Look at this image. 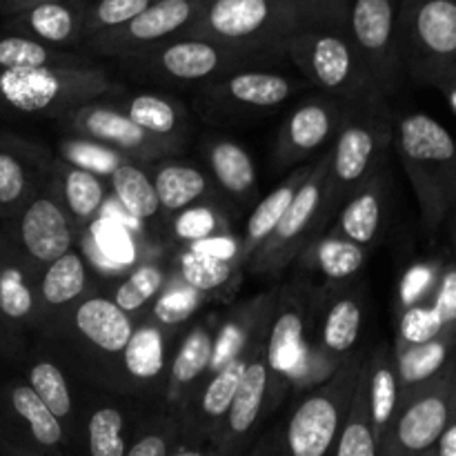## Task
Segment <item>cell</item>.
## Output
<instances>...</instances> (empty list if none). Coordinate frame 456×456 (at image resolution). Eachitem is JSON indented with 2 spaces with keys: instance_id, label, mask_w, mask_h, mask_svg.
Listing matches in <instances>:
<instances>
[{
  "instance_id": "ab89813d",
  "label": "cell",
  "mask_w": 456,
  "mask_h": 456,
  "mask_svg": "<svg viewBox=\"0 0 456 456\" xmlns=\"http://www.w3.org/2000/svg\"><path fill=\"white\" fill-rule=\"evenodd\" d=\"M395 346V343H392ZM456 352V330L441 332L430 341L414 346H395L396 374H399L401 392L417 387L444 372Z\"/></svg>"
},
{
  "instance_id": "6da1fadb",
  "label": "cell",
  "mask_w": 456,
  "mask_h": 456,
  "mask_svg": "<svg viewBox=\"0 0 456 456\" xmlns=\"http://www.w3.org/2000/svg\"><path fill=\"white\" fill-rule=\"evenodd\" d=\"M395 142V116L386 98L352 105L328 147L323 205H321L319 236L332 227L338 209L363 183L387 165V151Z\"/></svg>"
},
{
  "instance_id": "836d02e7",
  "label": "cell",
  "mask_w": 456,
  "mask_h": 456,
  "mask_svg": "<svg viewBox=\"0 0 456 456\" xmlns=\"http://www.w3.org/2000/svg\"><path fill=\"white\" fill-rule=\"evenodd\" d=\"M150 169L159 196L160 216H165V221L191 205L218 200V190L214 187L212 178L200 172L196 165L178 159H163L150 165Z\"/></svg>"
},
{
  "instance_id": "6125c7cd",
  "label": "cell",
  "mask_w": 456,
  "mask_h": 456,
  "mask_svg": "<svg viewBox=\"0 0 456 456\" xmlns=\"http://www.w3.org/2000/svg\"><path fill=\"white\" fill-rule=\"evenodd\" d=\"M439 92L444 94L445 98H448V102L452 105V110L456 111V80H452V83H448V85H444Z\"/></svg>"
},
{
  "instance_id": "9f6ffc18",
  "label": "cell",
  "mask_w": 456,
  "mask_h": 456,
  "mask_svg": "<svg viewBox=\"0 0 456 456\" xmlns=\"http://www.w3.org/2000/svg\"><path fill=\"white\" fill-rule=\"evenodd\" d=\"M248 454L249 456H292L288 452V448H285L283 432H281V428L267 432V435L263 436V439L258 441V444L254 445Z\"/></svg>"
},
{
  "instance_id": "d590c367",
  "label": "cell",
  "mask_w": 456,
  "mask_h": 456,
  "mask_svg": "<svg viewBox=\"0 0 456 456\" xmlns=\"http://www.w3.org/2000/svg\"><path fill=\"white\" fill-rule=\"evenodd\" d=\"M172 261L174 272L181 276L183 283L205 294L209 303H227L243 281L245 267L239 261L208 256L187 248H178Z\"/></svg>"
},
{
  "instance_id": "d6986e66",
  "label": "cell",
  "mask_w": 456,
  "mask_h": 456,
  "mask_svg": "<svg viewBox=\"0 0 456 456\" xmlns=\"http://www.w3.org/2000/svg\"><path fill=\"white\" fill-rule=\"evenodd\" d=\"M350 110V102L325 94H316L297 102L276 136L272 150V172L281 174L285 169L310 163L316 151L323 150L325 145H332Z\"/></svg>"
},
{
  "instance_id": "11a10c76",
  "label": "cell",
  "mask_w": 456,
  "mask_h": 456,
  "mask_svg": "<svg viewBox=\"0 0 456 456\" xmlns=\"http://www.w3.org/2000/svg\"><path fill=\"white\" fill-rule=\"evenodd\" d=\"M305 27H338L346 29L350 0H292Z\"/></svg>"
},
{
  "instance_id": "60d3db41",
  "label": "cell",
  "mask_w": 456,
  "mask_h": 456,
  "mask_svg": "<svg viewBox=\"0 0 456 456\" xmlns=\"http://www.w3.org/2000/svg\"><path fill=\"white\" fill-rule=\"evenodd\" d=\"M172 276L174 261L167 263L165 258L151 254V256L142 258L136 267H132L123 279L116 281L110 297L129 316H142Z\"/></svg>"
},
{
  "instance_id": "816d5d0a",
  "label": "cell",
  "mask_w": 456,
  "mask_h": 456,
  "mask_svg": "<svg viewBox=\"0 0 456 456\" xmlns=\"http://www.w3.org/2000/svg\"><path fill=\"white\" fill-rule=\"evenodd\" d=\"M65 163L76 165L80 169H87V172L98 174V176H111L116 167H120L123 163H127L123 154L114 150H107V147L96 145V142L80 141V138H69V141H61V156ZM132 163V160H129Z\"/></svg>"
},
{
  "instance_id": "4fadbf2b",
  "label": "cell",
  "mask_w": 456,
  "mask_h": 456,
  "mask_svg": "<svg viewBox=\"0 0 456 456\" xmlns=\"http://www.w3.org/2000/svg\"><path fill=\"white\" fill-rule=\"evenodd\" d=\"M136 321L120 310L110 294L96 289L71 310L56 337L71 334L76 350L87 359V363L102 370V381L118 386L120 356L136 330Z\"/></svg>"
},
{
  "instance_id": "5bb4252c",
  "label": "cell",
  "mask_w": 456,
  "mask_h": 456,
  "mask_svg": "<svg viewBox=\"0 0 456 456\" xmlns=\"http://www.w3.org/2000/svg\"><path fill=\"white\" fill-rule=\"evenodd\" d=\"M61 125L67 132L74 134V138L118 151L127 160L145 165V167L163 159H176L185 151V145L181 142L151 136L145 129L138 127L116 102L107 101V96L76 107L74 111L62 116Z\"/></svg>"
},
{
  "instance_id": "d6a6232c",
  "label": "cell",
  "mask_w": 456,
  "mask_h": 456,
  "mask_svg": "<svg viewBox=\"0 0 456 456\" xmlns=\"http://www.w3.org/2000/svg\"><path fill=\"white\" fill-rule=\"evenodd\" d=\"M49 187H52L65 212L74 221L78 234L101 216L102 208L110 200L107 183L98 174L65 163L62 159H53Z\"/></svg>"
},
{
  "instance_id": "74e56055",
  "label": "cell",
  "mask_w": 456,
  "mask_h": 456,
  "mask_svg": "<svg viewBox=\"0 0 456 456\" xmlns=\"http://www.w3.org/2000/svg\"><path fill=\"white\" fill-rule=\"evenodd\" d=\"M312 165H314V160L298 165L289 176H285L283 181H281V185H276L274 190H272L265 199L258 200L256 208L252 209L248 223H245V234L243 239H240V261L245 263V267H248V261L252 258V254L265 243L267 236H270L272 232H274V227L279 225L281 216L288 212L294 196H297L298 187H301L303 181L310 176Z\"/></svg>"
},
{
  "instance_id": "b9f144b4",
  "label": "cell",
  "mask_w": 456,
  "mask_h": 456,
  "mask_svg": "<svg viewBox=\"0 0 456 456\" xmlns=\"http://www.w3.org/2000/svg\"><path fill=\"white\" fill-rule=\"evenodd\" d=\"M111 194L120 205L125 216L136 223H150L160 216L159 196H156L154 181L145 165L123 163L110 176Z\"/></svg>"
},
{
  "instance_id": "484cf974",
  "label": "cell",
  "mask_w": 456,
  "mask_h": 456,
  "mask_svg": "<svg viewBox=\"0 0 456 456\" xmlns=\"http://www.w3.org/2000/svg\"><path fill=\"white\" fill-rule=\"evenodd\" d=\"M218 316L221 314H216V312L200 316L196 323H191L183 332V337L174 346V354L167 368V381H165L163 399H160L163 410L172 417H176L187 396L209 374Z\"/></svg>"
},
{
  "instance_id": "be15d7a7",
  "label": "cell",
  "mask_w": 456,
  "mask_h": 456,
  "mask_svg": "<svg viewBox=\"0 0 456 456\" xmlns=\"http://www.w3.org/2000/svg\"><path fill=\"white\" fill-rule=\"evenodd\" d=\"M7 456H43V454L27 452V450H20V448H7Z\"/></svg>"
},
{
  "instance_id": "c3c4849f",
  "label": "cell",
  "mask_w": 456,
  "mask_h": 456,
  "mask_svg": "<svg viewBox=\"0 0 456 456\" xmlns=\"http://www.w3.org/2000/svg\"><path fill=\"white\" fill-rule=\"evenodd\" d=\"M129 439L127 417L123 408L114 403H101L89 412L85 426V445L87 456H125Z\"/></svg>"
},
{
  "instance_id": "f6af8a7d",
  "label": "cell",
  "mask_w": 456,
  "mask_h": 456,
  "mask_svg": "<svg viewBox=\"0 0 456 456\" xmlns=\"http://www.w3.org/2000/svg\"><path fill=\"white\" fill-rule=\"evenodd\" d=\"M165 225H167L169 236H172L174 243H178V248L232 234V223L223 209L221 200H205V203L191 205V208L167 218Z\"/></svg>"
},
{
  "instance_id": "1f68e13d",
  "label": "cell",
  "mask_w": 456,
  "mask_h": 456,
  "mask_svg": "<svg viewBox=\"0 0 456 456\" xmlns=\"http://www.w3.org/2000/svg\"><path fill=\"white\" fill-rule=\"evenodd\" d=\"M203 156L214 187L223 196L236 205H249L258 199V174L252 156L243 145L225 136L205 138Z\"/></svg>"
},
{
  "instance_id": "9a60e30c",
  "label": "cell",
  "mask_w": 456,
  "mask_h": 456,
  "mask_svg": "<svg viewBox=\"0 0 456 456\" xmlns=\"http://www.w3.org/2000/svg\"><path fill=\"white\" fill-rule=\"evenodd\" d=\"M396 16L399 0H350L346 25L370 78L386 98L399 92L405 76L399 56Z\"/></svg>"
},
{
  "instance_id": "7402d4cb",
  "label": "cell",
  "mask_w": 456,
  "mask_h": 456,
  "mask_svg": "<svg viewBox=\"0 0 456 456\" xmlns=\"http://www.w3.org/2000/svg\"><path fill=\"white\" fill-rule=\"evenodd\" d=\"M53 159L43 147L0 134V225L16 223L25 205L47 185Z\"/></svg>"
},
{
  "instance_id": "f1b7e54d",
  "label": "cell",
  "mask_w": 456,
  "mask_h": 456,
  "mask_svg": "<svg viewBox=\"0 0 456 456\" xmlns=\"http://www.w3.org/2000/svg\"><path fill=\"white\" fill-rule=\"evenodd\" d=\"M365 258L368 252L363 248L341 239L334 232H325L303 249L297 261L298 270L307 276L303 285L307 289H319L359 281Z\"/></svg>"
},
{
  "instance_id": "681fc988",
  "label": "cell",
  "mask_w": 456,
  "mask_h": 456,
  "mask_svg": "<svg viewBox=\"0 0 456 456\" xmlns=\"http://www.w3.org/2000/svg\"><path fill=\"white\" fill-rule=\"evenodd\" d=\"M181 445V423L160 410L141 426L125 456H169Z\"/></svg>"
},
{
  "instance_id": "e7e4bbea",
  "label": "cell",
  "mask_w": 456,
  "mask_h": 456,
  "mask_svg": "<svg viewBox=\"0 0 456 456\" xmlns=\"http://www.w3.org/2000/svg\"><path fill=\"white\" fill-rule=\"evenodd\" d=\"M421 456H436V454H435V450H430V452H426V454H421Z\"/></svg>"
},
{
  "instance_id": "bcb514c9",
  "label": "cell",
  "mask_w": 456,
  "mask_h": 456,
  "mask_svg": "<svg viewBox=\"0 0 456 456\" xmlns=\"http://www.w3.org/2000/svg\"><path fill=\"white\" fill-rule=\"evenodd\" d=\"M205 303H209L208 297L191 289L187 283H183L181 276L174 272L169 283L165 285L163 292L156 297V301L147 307V312L141 319L154 321L156 325H160L167 332L178 334L183 325H187L199 314V310Z\"/></svg>"
},
{
  "instance_id": "7dc6e473",
  "label": "cell",
  "mask_w": 456,
  "mask_h": 456,
  "mask_svg": "<svg viewBox=\"0 0 456 456\" xmlns=\"http://www.w3.org/2000/svg\"><path fill=\"white\" fill-rule=\"evenodd\" d=\"M332 456H379V444L377 435H374L372 414H370L368 386H365L363 372L359 377V386H356L350 412H347L346 423L338 432Z\"/></svg>"
},
{
  "instance_id": "8d00e7d4",
  "label": "cell",
  "mask_w": 456,
  "mask_h": 456,
  "mask_svg": "<svg viewBox=\"0 0 456 456\" xmlns=\"http://www.w3.org/2000/svg\"><path fill=\"white\" fill-rule=\"evenodd\" d=\"M361 372H363L365 386H368V401L370 414H372L374 435H377V444H381L383 435L390 428L401 401L395 346L387 341L379 343L372 352L365 354Z\"/></svg>"
},
{
  "instance_id": "7a4b0ae2",
  "label": "cell",
  "mask_w": 456,
  "mask_h": 456,
  "mask_svg": "<svg viewBox=\"0 0 456 456\" xmlns=\"http://www.w3.org/2000/svg\"><path fill=\"white\" fill-rule=\"evenodd\" d=\"M414 196L421 223L430 234L444 230L456 212V138L423 111L395 118V142Z\"/></svg>"
},
{
  "instance_id": "680465c9",
  "label": "cell",
  "mask_w": 456,
  "mask_h": 456,
  "mask_svg": "<svg viewBox=\"0 0 456 456\" xmlns=\"http://www.w3.org/2000/svg\"><path fill=\"white\" fill-rule=\"evenodd\" d=\"M43 3H56V0H0V13L3 16H13V13L25 12V9Z\"/></svg>"
},
{
  "instance_id": "8992f818",
  "label": "cell",
  "mask_w": 456,
  "mask_h": 456,
  "mask_svg": "<svg viewBox=\"0 0 456 456\" xmlns=\"http://www.w3.org/2000/svg\"><path fill=\"white\" fill-rule=\"evenodd\" d=\"M285 58L297 67L307 85L325 96L338 98L350 105L386 98L370 78L347 29L303 27L288 43Z\"/></svg>"
},
{
  "instance_id": "7bdbcfd3",
  "label": "cell",
  "mask_w": 456,
  "mask_h": 456,
  "mask_svg": "<svg viewBox=\"0 0 456 456\" xmlns=\"http://www.w3.org/2000/svg\"><path fill=\"white\" fill-rule=\"evenodd\" d=\"M85 62L92 61L83 53L52 47V45H45L40 40L27 38V36L13 34L7 29L0 31V71L85 65Z\"/></svg>"
},
{
  "instance_id": "e575fe53",
  "label": "cell",
  "mask_w": 456,
  "mask_h": 456,
  "mask_svg": "<svg viewBox=\"0 0 456 456\" xmlns=\"http://www.w3.org/2000/svg\"><path fill=\"white\" fill-rule=\"evenodd\" d=\"M118 107L129 120H134L151 136L181 142L185 147L190 142L191 116L187 107L176 98L159 92H138L120 102Z\"/></svg>"
},
{
  "instance_id": "ee69618b",
  "label": "cell",
  "mask_w": 456,
  "mask_h": 456,
  "mask_svg": "<svg viewBox=\"0 0 456 456\" xmlns=\"http://www.w3.org/2000/svg\"><path fill=\"white\" fill-rule=\"evenodd\" d=\"M25 383L47 405L49 412L65 426V430L74 426V392L56 361L45 359V356L31 361L25 370Z\"/></svg>"
},
{
  "instance_id": "3957f363",
  "label": "cell",
  "mask_w": 456,
  "mask_h": 456,
  "mask_svg": "<svg viewBox=\"0 0 456 456\" xmlns=\"http://www.w3.org/2000/svg\"><path fill=\"white\" fill-rule=\"evenodd\" d=\"M303 27L305 20L292 0H205L185 36L281 61Z\"/></svg>"
},
{
  "instance_id": "e0dca14e",
  "label": "cell",
  "mask_w": 456,
  "mask_h": 456,
  "mask_svg": "<svg viewBox=\"0 0 456 456\" xmlns=\"http://www.w3.org/2000/svg\"><path fill=\"white\" fill-rule=\"evenodd\" d=\"M203 3L205 0H154L127 25L92 36L83 45L89 53L114 61L138 56L156 45L185 36L199 18Z\"/></svg>"
},
{
  "instance_id": "f5cc1de1",
  "label": "cell",
  "mask_w": 456,
  "mask_h": 456,
  "mask_svg": "<svg viewBox=\"0 0 456 456\" xmlns=\"http://www.w3.org/2000/svg\"><path fill=\"white\" fill-rule=\"evenodd\" d=\"M441 263L444 261H426L417 263L403 274L399 288V312L408 307L426 303L430 294L435 292V285L441 274Z\"/></svg>"
},
{
  "instance_id": "9c48e42d",
  "label": "cell",
  "mask_w": 456,
  "mask_h": 456,
  "mask_svg": "<svg viewBox=\"0 0 456 456\" xmlns=\"http://www.w3.org/2000/svg\"><path fill=\"white\" fill-rule=\"evenodd\" d=\"M365 303L363 281L310 289L305 350L325 377L359 352Z\"/></svg>"
},
{
  "instance_id": "ffe728a7",
  "label": "cell",
  "mask_w": 456,
  "mask_h": 456,
  "mask_svg": "<svg viewBox=\"0 0 456 456\" xmlns=\"http://www.w3.org/2000/svg\"><path fill=\"white\" fill-rule=\"evenodd\" d=\"M36 272L58 261L78 245V230L53 190L47 185L25 205L20 216L3 232Z\"/></svg>"
},
{
  "instance_id": "4316f807",
  "label": "cell",
  "mask_w": 456,
  "mask_h": 456,
  "mask_svg": "<svg viewBox=\"0 0 456 456\" xmlns=\"http://www.w3.org/2000/svg\"><path fill=\"white\" fill-rule=\"evenodd\" d=\"M390 194V172H387L386 165L381 172L374 174L343 203L328 232H334L341 239L370 252V249L377 248L383 232H386Z\"/></svg>"
},
{
  "instance_id": "f907efd6",
  "label": "cell",
  "mask_w": 456,
  "mask_h": 456,
  "mask_svg": "<svg viewBox=\"0 0 456 456\" xmlns=\"http://www.w3.org/2000/svg\"><path fill=\"white\" fill-rule=\"evenodd\" d=\"M151 3L154 0H89L85 40L127 25L138 13L145 12Z\"/></svg>"
},
{
  "instance_id": "6f0895ef",
  "label": "cell",
  "mask_w": 456,
  "mask_h": 456,
  "mask_svg": "<svg viewBox=\"0 0 456 456\" xmlns=\"http://www.w3.org/2000/svg\"><path fill=\"white\" fill-rule=\"evenodd\" d=\"M436 456H456V401L452 405V412H450L448 423H445L444 432H441L439 441L435 445Z\"/></svg>"
},
{
  "instance_id": "30bf717a",
  "label": "cell",
  "mask_w": 456,
  "mask_h": 456,
  "mask_svg": "<svg viewBox=\"0 0 456 456\" xmlns=\"http://www.w3.org/2000/svg\"><path fill=\"white\" fill-rule=\"evenodd\" d=\"M456 401V352L444 372L401 392L399 408L379 444V456H421L435 450Z\"/></svg>"
},
{
  "instance_id": "603a6c76",
  "label": "cell",
  "mask_w": 456,
  "mask_h": 456,
  "mask_svg": "<svg viewBox=\"0 0 456 456\" xmlns=\"http://www.w3.org/2000/svg\"><path fill=\"white\" fill-rule=\"evenodd\" d=\"M249 350L232 359L216 372H209L203 383L187 396L183 408L174 417L181 423V445H209L239 390Z\"/></svg>"
},
{
  "instance_id": "52a82bcc",
  "label": "cell",
  "mask_w": 456,
  "mask_h": 456,
  "mask_svg": "<svg viewBox=\"0 0 456 456\" xmlns=\"http://www.w3.org/2000/svg\"><path fill=\"white\" fill-rule=\"evenodd\" d=\"M396 34L403 74L435 89L456 80V0H399Z\"/></svg>"
},
{
  "instance_id": "83f0119b",
  "label": "cell",
  "mask_w": 456,
  "mask_h": 456,
  "mask_svg": "<svg viewBox=\"0 0 456 456\" xmlns=\"http://www.w3.org/2000/svg\"><path fill=\"white\" fill-rule=\"evenodd\" d=\"M89 0H56L7 16L4 29L27 38L40 40L58 49L78 47L85 43Z\"/></svg>"
},
{
  "instance_id": "f546056e",
  "label": "cell",
  "mask_w": 456,
  "mask_h": 456,
  "mask_svg": "<svg viewBox=\"0 0 456 456\" xmlns=\"http://www.w3.org/2000/svg\"><path fill=\"white\" fill-rule=\"evenodd\" d=\"M276 289L258 297L236 303L223 316H218L216 337H214V356L209 372H216L239 354L248 352L256 338L265 332L270 323L272 305H274Z\"/></svg>"
},
{
  "instance_id": "94428289",
  "label": "cell",
  "mask_w": 456,
  "mask_h": 456,
  "mask_svg": "<svg viewBox=\"0 0 456 456\" xmlns=\"http://www.w3.org/2000/svg\"><path fill=\"white\" fill-rule=\"evenodd\" d=\"M444 230H448L450 249H452V258H456V212L450 214V218H448V221H445Z\"/></svg>"
},
{
  "instance_id": "cb8c5ba5",
  "label": "cell",
  "mask_w": 456,
  "mask_h": 456,
  "mask_svg": "<svg viewBox=\"0 0 456 456\" xmlns=\"http://www.w3.org/2000/svg\"><path fill=\"white\" fill-rule=\"evenodd\" d=\"M176 346V334L167 332L150 319H138L136 330L120 356L118 386L138 396L163 399L169 368V347Z\"/></svg>"
},
{
  "instance_id": "44dd1931",
  "label": "cell",
  "mask_w": 456,
  "mask_h": 456,
  "mask_svg": "<svg viewBox=\"0 0 456 456\" xmlns=\"http://www.w3.org/2000/svg\"><path fill=\"white\" fill-rule=\"evenodd\" d=\"M38 281L40 272L0 232V354L16 352L38 330Z\"/></svg>"
},
{
  "instance_id": "4dcf8cb0",
  "label": "cell",
  "mask_w": 456,
  "mask_h": 456,
  "mask_svg": "<svg viewBox=\"0 0 456 456\" xmlns=\"http://www.w3.org/2000/svg\"><path fill=\"white\" fill-rule=\"evenodd\" d=\"M134 232L136 230L116 225L110 216H98L87 230L80 232L78 249L83 252L89 270L102 274L105 279L107 276L123 279V274L147 258L138 254Z\"/></svg>"
},
{
  "instance_id": "2e32d148",
  "label": "cell",
  "mask_w": 456,
  "mask_h": 456,
  "mask_svg": "<svg viewBox=\"0 0 456 456\" xmlns=\"http://www.w3.org/2000/svg\"><path fill=\"white\" fill-rule=\"evenodd\" d=\"M272 414L270 365H267V328L252 346L240 377L239 390L232 399L225 419L209 445L218 456H240L249 452L263 421Z\"/></svg>"
},
{
  "instance_id": "db71d44e",
  "label": "cell",
  "mask_w": 456,
  "mask_h": 456,
  "mask_svg": "<svg viewBox=\"0 0 456 456\" xmlns=\"http://www.w3.org/2000/svg\"><path fill=\"white\" fill-rule=\"evenodd\" d=\"M426 303L441 330H456V258H445L441 263L439 281Z\"/></svg>"
},
{
  "instance_id": "7c38bea8",
  "label": "cell",
  "mask_w": 456,
  "mask_h": 456,
  "mask_svg": "<svg viewBox=\"0 0 456 456\" xmlns=\"http://www.w3.org/2000/svg\"><path fill=\"white\" fill-rule=\"evenodd\" d=\"M307 83L272 67L240 69L221 80L199 87L196 105L205 118H245L263 116L288 105Z\"/></svg>"
},
{
  "instance_id": "03108f58",
  "label": "cell",
  "mask_w": 456,
  "mask_h": 456,
  "mask_svg": "<svg viewBox=\"0 0 456 456\" xmlns=\"http://www.w3.org/2000/svg\"><path fill=\"white\" fill-rule=\"evenodd\" d=\"M240 456H249V454H240Z\"/></svg>"
},
{
  "instance_id": "d4e9b609",
  "label": "cell",
  "mask_w": 456,
  "mask_h": 456,
  "mask_svg": "<svg viewBox=\"0 0 456 456\" xmlns=\"http://www.w3.org/2000/svg\"><path fill=\"white\" fill-rule=\"evenodd\" d=\"M94 272L89 270L83 252L76 245L71 252L49 263L40 272L38 281V330L47 337H56L62 323L76 305L96 292L94 288Z\"/></svg>"
},
{
  "instance_id": "ba28073f",
  "label": "cell",
  "mask_w": 456,
  "mask_h": 456,
  "mask_svg": "<svg viewBox=\"0 0 456 456\" xmlns=\"http://www.w3.org/2000/svg\"><path fill=\"white\" fill-rule=\"evenodd\" d=\"M365 352H354L325 381L307 387L281 428L292 456H332L359 386Z\"/></svg>"
},
{
  "instance_id": "8fae6325",
  "label": "cell",
  "mask_w": 456,
  "mask_h": 456,
  "mask_svg": "<svg viewBox=\"0 0 456 456\" xmlns=\"http://www.w3.org/2000/svg\"><path fill=\"white\" fill-rule=\"evenodd\" d=\"M328 159V150L321 156H316L310 176L298 187L288 212L281 216L279 225L267 236L265 243L252 254L245 270H249L256 276H272V279H276L319 236V218L321 205H323Z\"/></svg>"
},
{
  "instance_id": "277c9868",
  "label": "cell",
  "mask_w": 456,
  "mask_h": 456,
  "mask_svg": "<svg viewBox=\"0 0 456 456\" xmlns=\"http://www.w3.org/2000/svg\"><path fill=\"white\" fill-rule=\"evenodd\" d=\"M118 92L98 62L40 69L0 71V111L58 118L98 98Z\"/></svg>"
},
{
  "instance_id": "5b68a950",
  "label": "cell",
  "mask_w": 456,
  "mask_h": 456,
  "mask_svg": "<svg viewBox=\"0 0 456 456\" xmlns=\"http://www.w3.org/2000/svg\"><path fill=\"white\" fill-rule=\"evenodd\" d=\"M118 62L129 74L145 83L165 85V87H205L234 71L270 67L279 61L225 47L208 38L178 36Z\"/></svg>"
},
{
  "instance_id": "f35d334b",
  "label": "cell",
  "mask_w": 456,
  "mask_h": 456,
  "mask_svg": "<svg viewBox=\"0 0 456 456\" xmlns=\"http://www.w3.org/2000/svg\"><path fill=\"white\" fill-rule=\"evenodd\" d=\"M7 403L13 417L25 426L36 448L47 454H61L65 450V445L69 444L65 426L49 412L47 405L25 381H13L7 387Z\"/></svg>"
},
{
  "instance_id": "91938a15",
  "label": "cell",
  "mask_w": 456,
  "mask_h": 456,
  "mask_svg": "<svg viewBox=\"0 0 456 456\" xmlns=\"http://www.w3.org/2000/svg\"><path fill=\"white\" fill-rule=\"evenodd\" d=\"M169 456H218L212 445H178Z\"/></svg>"
},
{
  "instance_id": "ac0fdd59",
  "label": "cell",
  "mask_w": 456,
  "mask_h": 456,
  "mask_svg": "<svg viewBox=\"0 0 456 456\" xmlns=\"http://www.w3.org/2000/svg\"><path fill=\"white\" fill-rule=\"evenodd\" d=\"M310 289L305 285H289L276 289L267 323V365H270V405L272 412L281 405L289 390L294 374L305 356V328Z\"/></svg>"
}]
</instances>
